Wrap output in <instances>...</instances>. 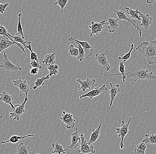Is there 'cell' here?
I'll list each match as a JSON object with an SVG mask.
<instances>
[{
  "label": "cell",
  "mask_w": 156,
  "mask_h": 154,
  "mask_svg": "<svg viewBox=\"0 0 156 154\" xmlns=\"http://www.w3.org/2000/svg\"><path fill=\"white\" fill-rule=\"evenodd\" d=\"M49 75L48 74L46 76H45V77H40V78L37 79L34 83L35 85H34V86L33 87L31 88L30 89H33L36 90L38 88L44 86V84H45L46 81L47 80L49 79Z\"/></svg>",
  "instance_id": "obj_26"
},
{
  "label": "cell",
  "mask_w": 156,
  "mask_h": 154,
  "mask_svg": "<svg viewBox=\"0 0 156 154\" xmlns=\"http://www.w3.org/2000/svg\"><path fill=\"white\" fill-rule=\"evenodd\" d=\"M71 144L69 146H67L69 149L74 150L79 146V143H80V138L78 133L77 128H76L75 132L71 134Z\"/></svg>",
  "instance_id": "obj_16"
},
{
  "label": "cell",
  "mask_w": 156,
  "mask_h": 154,
  "mask_svg": "<svg viewBox=\"0 0 156 154\" xmlns=\"http://www.w3.org/2000/svg\"><path fill=\"white\" fill-rule=\"evenodd\" d=\"M27 96H28V95H25V98H24L23 103L20 105L18 104V105H15L14 107L15 108V109L12 113H9V118L10 119H12L13 120L19 121L20 117L25 112V109H24L25 104L29 99Z\"/></svg>",
  "instance_id": "obj_5"
},
{
  "label": "cell",
  "mask_w": 156,
  "mask_h": 154,
  "mask_svg": "<svg viewBox=\"0 0 156 154\" xmlns=\"http://www.w3.org/2000/svg\"><path fill=\"white\" fill-rule=\"evenodd\" d=\"M8 33L7 30L5 27L3 25H0V37H1V36H3L6 39L9 40L10 41H12L13 42H14V43L17 46L19 47L20 48H21L22 53H23V52L25 53V49H24V46H23L22 45L20 44L15 42L13 39L8 35Z\"/></svg>",
  "instance_id": "obj_19"
},
{
  "label": "cell",
  "mask_w": 156,
  "mask_h": 154,
  "mask_svg": "<svg viewBox=\"0 0 156 154\" xmlns=\"http://www.w3.org/2000/svg\"><path fill=\"white\" fill-rule=\"evenodd\" d=\"M128 72L126 73L125 76L130 78H134V81L138 80H150L156 81V76L154 75L153 72L149 73L148 70L138 68L133 69L128 67Z\"/></svg>",
  "instance_id": "obj_2"
},
{
  "label": "cell",
  "mask_w": 156,
  "mask_h": 154,
  "mask_svg": "<svg viewBox=\"0 0 156 154\" xmlns=\"http://www.w3.org/2000/svg\"><path fill=\"white\" fill-rule=\"evenodd\" d=\"M15 45L12 41L4 38L0 41V53L4 50L7 49L11 46H12Z\"/></svg>",
  "instance_id": "obj_28"
},
{
  "label": "cell",
  "mask_w": 156,
  "mask_h": 154,
  "mask_svg": "<svg viewBox=\"0 0 156 154\" xmlns=\"http://www.w3.org/2000/svg\"><path fill=\"white\" fill-rule=\"evenodd\" d=\"M51 146L53 149V151L51 152L52 154H61V153H63L64 154L66 153V149H63L62 145L58 144V142L52 143Z\"/></svg>",
  "instance_id": "obj_29"
},
{
  "label": "cell",
  "mask_w": 156,
  "mask_h": 154,
  "mask_svg": "<svg viewBox=\"0 0 156 154\" xmlns=\"http://www.w3.org/2000/svg\"><path fill=\"white\" fill-rule=\"evenodd\" d=\"M12 82L14 86L19 88L20 93H24L25 95L29 94L31 88L28 84L27 81L22 80L21 77H19L18 80H13Z\"/></svg>",
  "instance_id": "obj_12"
},
{
  "label": "cell",
  "mask_w": 156,
  "mask_h": 154,
  "mask_svg": "<svg viewBox=\"0 0 156 154\" xmlns=\"http://www.w3.org/2000/svg\"><path fill=\"white\" fill-rule=\"evenodd\" d=\"M60 119L65 124L66 127L68 129H71L75 127L76 120L73 118V115L72 114L67 113L65 111H63Z\"/></svg>",
  "instance_id": "obj_10"
},
{
  "label": "cell",
  "mask_w": 156,
  "mask_h": 154,
  "mask_svg": "<svg viewBox=\"0 0 156 154\" xmlns=\"http://www.w3.org/2000/svg\"><path fill=\"white\" fill-rule=\"evenodd\" d=\"M68 54L73 57H77L79 55L78 48L75 47L73 45H71L68 46Z\"/></svg>",
  "instance_id": "obj_36"
},
{
  "label": "cell",
  "mask_w": 156,
  "mask_h": 154,
  "mask_svg": "<svg viewBox=\"0 0 156 154\" xmlns=\"http://www.w3.org/2000/svg\"><path fill=\"white\" fill-rule=\"evenodd\" d=\"M3 56V60H1L2 63L0 65V68L2 69L4 71L10 73L11 72L21 71L22 70V68L19 65L13 64L9 59L6 55V52H5L4 53Z\"/></svg>",
  "instance_id": "obj_4"
},
{
  "label": "cell",
  "mask_w": 156,
  "mask_h": 154,
  "mask_svg": "<svg viewBox=\"0 0 156 154\" xmlns=\"http://www.w3.org/2000/svg\"><path fill=\"white\" fill-rule=\"evenodd\" d=\"M140 16L141 19V23L140 26H142L145 30H148L150 25L152 24V18L149 14H144L143 13H140Z\"/></svg>",
  "instance_id": "obj_18"
},
{
  "label": "cell",
  "mask_w": 156,
  "mask_h": 154,
  "mask_svg": "<svg viewBox=\"0 0 156 154\" xmlns=\"http://www.w3.org/2000/svg\"><path fill=\"white\" fill-rule=\"evenodd\" d=\"M107 20L108 21V28L110 33H115L118 27L122 26L121 25L118 24V21L115 18L109 17L107 18Z\"/></svg>",
  "instance_id": "obj_20"
},
{
  "label": "cell",
  "mask_w": 156,
  "mask_h": 154,
  "mask_svg": "<svg viewBox=\"0 0 156 154\" xmlns=\"http://www.w3.org/2000/svg\"><path fill=\"white\" fill-rule=\"evenodd\" d=\"M3 117V116L2 113V111H0V119L2 118Z\"/></svg>",
  "instance_id": "obj_44"
},
{
  "label": "cell",
  "mask_w": 156,
  "mask_h": 154,
  "mask_svg": "<svg viewBox=\"0 0 156 154\" xmlns=\"http://www.w3.org/2000/svg\"><path fill=\"white\" fill-rule=\"evenodd\" d=\"M133 118L132 117H129L128 121L127 123H126L124 120L122 121L121 126L120 127H116L115 128L116 133L118 134V137H120L121 139L120 143L119 144V147L121 149H122L124 147L123 142L124 139L126 136L127 134L131 133V131L129 130V126L131 123Z\"/></svg>",
  "instance_id": "obj_3"
},
{
  "label": "cell",
  "mask_w": 156,
  "mask_h": 154,
  "mask_svg": "<svg viewBox=\"0 0 156 154\" xmlns=\"http://www.w3.org/2000/svg\"><path fill=\"white\" fill-rule=\"evenodd\" d=\"M36 154H41L39 153H37Z\"/></svg>",
  "instance_id": "obj_45"
},
{
  "label": "cell",
  "mask_w": 156,
  "mask_h": 154,
  "mask_svg": "<svg viewBox=\"0 0 156 154\" xmlns=\"http://www.w3.org/2000/svg\"><path fill=\"white\" fill-rule=\"evenodd\" d=\"M39 69L38 68H33L30 70V73L31 75H34V76H37L39 77H41L40 76L37 75L38 73L39 72Z\"/></svg>",
  "instance_id": "obj_42"
},
{
  "label": "cell",
  "mask_w": 156,
  "mask_h": 154,
  "mask_svg": "<svg viewBox=\"0 0 156 154\" xmlns=\"http://www.w3.org/2000/svg\"><path fill=\"white\" fill-rule=\"evenodd\" d=\"M108 91V89L106 87V84H103L100 88L95 87L94 89L90 91L87 93L85 94H82L80 95V99H81L85 97H89L90 99H92L94 97L100 95L103 91Z\"/></svg>",
  "instance_id": "obj_11"
},
{
  "label": "cell",
  "mask_w": 156,
  "mask_h": 154,
  "mask_svg": "<svg viewBox=\"0 0 156 154\" xmlns=\"http://www.w3.org/2000/svg\"><path fill=\"white\" fill-rule=\"evenodd\" d=\"M30 65L33 67V68H38L39 69H42V66L40 65V62L36 61V60H32L30 62Z\"/></svg>",
  "instance_id": "obj_39"
},
{
  "label": "cell",
  "mask_w": 156,
  "mask_h": 154,
  "mask_svg": "<svg viewBox=\"0 0 156 154\" xmlns=\"http://www.w3.org/2000/svg\"><path fill=\"white\" fill-rule=\"evenodd\" d=\"M107 21V20H103L98 23H95L94 21H92L91 25L88 26L91 31L89 38H91L93 34L98 36L102 32L103 29L105 28V25H108V22H106Z\"/></svg>",
  "instance_id": "obj_7"
},
{
  "label": "cell",
  "mask_w": 156,
  "mask_h": 154,
  "mask_svg": "<svg viewBox=\"0 0 156 154\" xmlns=\"http://www.w3.org/2000/svg\"><path fill=\"white\" fill-rule=\"evenodd\" d=\"M124 63V62L123 61H122V62H119V71L120 73L113 75H108L105 74H104L103 73H102L100 74V75H103V76H118V75H122L123 83H124L125 82L126 77L125 76L126 72L125 70V65Z\"/></svg>",
  "instance_id": "obj_25"
},
{
  "label": "cell",
  "mask_w": 156,
  "mask_h": 154,
  "mask_svg": "<svg viewBox=\"0 0 156 154\" xmlns=\"http://www.w3.org/2000/svg\"><path fill=\"white\" fill-rule=\"evenodd\" d=\"M80 142V149L78 151V153L81 154H88L92 153L93 154L95 153L93 146L88 144L87 141L86 140L84 135L83 133H81Z\"/></svg>",
  "instance_id": "obj_6"
},
{
  "label": "cell",
  "mask_w": 156,
  "mask_h": 154,
  "mask_svg": "<svg viewBox=\"0 0 156 154\" xmlns=\"http://www.w3.org/2000/svg\"><path fill=\"white\" fill-rule=\"evenodd\" d=\"M125 9H126V12L130 16V19H133V20L135 19V20H141V17L139 16V14L141 13V12L138 11V9L133 10L130 8L128 7H126Z\"/></svg>",
  "instance_id": "obj_23"
},
{
  "label": "cell",
  "mask_w": 156,
  "mask_h": 154,
  "mask_svg": "<svg viewBox=\"0 0 156 154\" xmlns=\"http://www.w3.org/2000/svg\"><path fill=\"white\" fill-rule=\"evenodd\" d=\"M14 97L12 95L5 91H3L2 93H0V101H3L5 104L10 105L12 109L14 111L15 109V108L12 104V101Z\"/></svg>",
  "instance_id": "obj_17"
},
{
  "label": "cell",
  "mask_w": 156,
  "mask_h": 154,
  "mask_svg": "<svg viewBox=\"0 0 156 154\" xmlns=\"http://www.w3.org/2000/svg\"><path fill=\"white\" fill-rule=\"evenodd\" d=\"M22 13H20L18 14V21L17 24V33L15 35H20L22 38L24 39V36L23 33V29H22V25L21 23V17L22 16Z\"/></svg>",
  "instance_id": "obj_33"
},
{
  "label": "cell",
  "mask_w": 156,
  "mask_h": 154,
  "mask_svg": "<svg viewBox=\"0 0 156 154\" xmlns=\"http://www.w3.org/2000/svg\"><path fill=\"white\" fill-rule=\"evenodd\" d=\"M17 151L16 154H28L30 152L29 146L24 144V143H20L17 145Z\"/></svg>",
  "instance_id": "obj_27"
},
{
  "label": "cell",
  "mask_w": 156,
  "mask_h": 154,
  "mask_svg": "<svg viewBox=\"0 0 156 154\" xmlns=\"http://www.w3.org/2000/svg\"><path fill=\"white\" fill-rule=\"evenodd\" d=\"M76 81L80 84L81 85L79 91L82 90L84 92L87 90H91L92 86L96 82V80L94 78L90 79L89 78H87L86 80L84 81H82L80 79H78L76 80Z\"/></svg>",
  "instance_id": "obj_14"
},
{
  "label": "cell",
  "mask_w": 156,
  "mask_h": 154,
  "mask_svg": "<svg viewBox=\"0 0 156 154\" xmlns=\"http://www.w3.org/2000/svg\"><path fill=\"white\" fill-rule=\"evenodd\" d=\"M75 44L78 45V51H79V55H78L77 57L78 60H80V62L82 61L83 60L84 58L86 57V55L85 54L84 51L80 44L78 43L77 42H75Z\"/></svg>",
  "instance_id": "obj_35"
},
{
  "label": "cell",
  "mask_w": 156,
  "mask_h": 154,
  "mask_svg": "<svg viewBox=\"0 0 156 154\" xmlns=\"http://www.w3.org/2000/svg\"></svg>",
  "instance_id": "obj_46"
},
{
  "label": "cell",
  "mask_w": 156,
  "mask_h": 154,
  "mask_svg": "<svg viewBox=\"0 0 156 154\" xmlns=\"http://www.w3.org/2000/svg\"><path fill=\"white\" fill-rule=\"evenodd\" d=\"M147 146L146 144L141 142L138 145H137L136 148L134 149V151L135 154H145Z\"/></svg>",
  "instance_id": "obj_32"
},
{
  "label": "cell",
  "mask_w": 156,
  "mask_h": 154,
  "mask_svg": "<svg viewBox=\"0 0 156 154\" xmlns=\"http://www.w3.org/2000/svg\"><path fill=\"white\" fill-rule=\"evenodd\" d=\"M120 91V86L119 84L113 85L112 83H110V88L108 90L109 94L111 97V102L110 107H112L113 105V101L115 100L117 95H119Z\"/></svg>",
  "instance_id": "obj_15"
},
{
  "label": "cell",
  "mask_w": 156,
  "mask_h": 154,
  "mask_svg": "<svg viewBox=\"0 0 156 154\" xmlns=\"http://www.w3.org/2000/svg\"><path fill=\"white\" fill-rule=\"evenodd\" d=\"M30 59L31 60H36V61L39 62L38 56L33 51L31 52V53H30Z\"/></svg>",
  "instance_id": "obj_41"
},
{
  "label": "cell",
  "mask_w": 156,
  "mask_h": 154,
  "mask_svg": "<svg viewBox=\"0 0 156 154\" xmlns=\"http://www.w3.org/2000/svg\"><path fill=\"white\" fill-rule=\"evenodd\" d=\"M8 35L10 37L12 38L13 39L15 42L17 43L20 44L24 46V49L26 48V45L29 43V42H27V41H24L23 38H22L21 36H19V35H15V36H12L9 33H8Z\"/></svg>",
  "instance_id": "obj_30"
},
{
  "label": "cell",
  "mask_w": 156,
  "mask_h": 154,
  "mask_svg": "<svg viewBox=\"0 0 156 154\" xmlns=\"http://www.w3.org/2000/svg\"><path fill=\"white\" fill-rule=\"evenodd\" d=\"M95 59L98 61V64L102 66L103 68V70L102 73H103L104 71H109L111 69V66L108 62L107 59V56L106 53H99L98 52L95 54Z\"/></svg>",
  "instance_id": "obj_13"
},
{
  "label": "cell",
  "mask_w": 156,
  "mask_h": 154,
  "mask_svg": "<svg viewBox=\"0 0 156 154\" xmlns=\"http://www.w3.org/2000/svg\"><path fill=\"white\" fill-rule=\"evenodd\" d=\"M47 67L48 70L49 72V75L50 77H52L53 75L56 76L58 74V66L56 64L48 65L47 66Z\"/></svg>",
  "instance_id": "obj_34"
},
{
  "label": "cell",
  "mask_w": 156,
  "mask_h": 154,
  "mask_svg": "<svg viewBox=\"0 0 156 154\" xmlns=\"http://www.w3.org/2000/svg\"><path fill=\"white\" fill-rule=\"evenodd\" d=\"M36 136L35 134H29L28 135H25L24 136H18V135H14L11 136L9 140L6 141H4L3 140H2L1 141V144H4L5 143H11L12 144H16L18 142L20 139H24V138H27L29 137H34Z\"/></svg>",
  "instance_id": "obj_22"
},
{
  "label": "cell",
  "mask_w": 156,
  "mask_h": 154,
  "mask_svg": "<svg viewBox=\"0 0 156 154\" xmlns=\"http://www.w3.org/2000/svg\"><path fill=\"white\" fill-rule=\"evenodd\" d=\"M102 124V123H100L97 129L93 130L92 133L90 134L89 140L88 142H87L88 144L90 145L93 143H95L98 139L100 137V134H101V132H100V128H101Z\"/></svg>",
  "instance_id": "obj_21"
},
{
  "label": "cell",
  "mask_w": 156,
  "mask_h": 154,
  "mask_svg": "<svg viewBox=\"0 0 156 154\" xmlns=\"http://www.w3.org/2000/svg\"><path fill=\"white\" fill-rule=\"evenodd\" d=\"M129 47H130V49L129 51L127 53H126V54L123 56H122V57L121 56H119V57H118V59L119 60H122L124 62H126V61H127L129 60L130 56H131L132 51L133 49L134 44H132L130 45H129Z\"/></svg>",
  "instance_id": "obj_37"
},
{
  "label": "cell",
  "mask_w": 156,
  "mask_h": 154,
  "mask_svg": "<svg viewBox=\"0 0 156 154\" xmlns=\"http://www.w3.org/2000/svg\"><path fill=\"white\" fill-rule=\"evenodd\" d=\"M55 53L54 52L51 54H47L44 56L43 60L42 61L43 64H45L47 66L49 65H53L56 64L55 62Z\"/></svg>",
  "instance_id": "obj_24"
},
{
  "label": "cell",
  "mask_w": 156,
  "mask_h": 154,
  "mask_svg": "<svg viewBox=\"0 0 156 154\" xmlns=\"http://www.w3.org/2000/svg\"><path fill=\"white\" fill-rule=\"evenodd\" d=\"M142 142L146 144H156V134H145V138L142 140Z\"/></svg>",
  "instance_id": "obj_31"
},
{
  "label": "cell",
  "mask_w": 156,
  "mask_h": 154,
  "mask_svg": "<svg viewBox=\"0 0 156 154\" xmlns=\"http://www.w3.org/2000/svg\"><path fill=\"white\" fill-rule=\"evenodd\" d=\"M113 11L115 13L116 15H117V16H118V18L117 19L118 22L120 21V20H125L132 24L136 28V30L139 31V36H140V37L141 38V40H142V30L139 28L138 25H136L135 20L128 17L126 14V12L123 11L114 10Z\"/></svg>",
  "instance_id": "obj_8"
},
{
  "label": "cell",
  "mask_w": 156,
  "mask_h": 154,
  "mask_svg": "<svg viewBox=\"0 0 156 154\" xmlns=\"http://www.w3.org/2000/svg\"><path fill=\"white\" fill-rule=\"evenodd\" d=\"M9 5L8 3L4 2L3 3H0V14H3L4 13L6 8Z\"/></svg>",
  "instance_id": "obj_40"
},
{
  "label": "cell",
  "mask_w": 156,
  "mask_h": 154,
  "mask_svg": "<svg viewBox=\"0 0 156 154\" xmlns=\"http://www.w3.org/2000/svg\"><path fill=\"white\" fill-rule=\"evenodd\" d=\"M142 54L150 65L156 64V40L142 42L136 48Z\"/></svg>",
  "instance_id": "obj_1"
},
{
  "label": "cell",
  "mask_w": 156,
  "mask_h": 154,
  "mask_svg": "<svg viewBox=\"0 0 156 154\" xmlns=\"http://www.w3.org/2000/svg\"><path fill=\"white\" fill-rule=\"evenodd\" d=\"M68 0H57L54 3V5H57L61 8V13H63L64 7L68 2Z\"/></svg>",
  "instance_id": "obj_38"
},
{
  "label": "cell",
  "mask_w": 156,
  "mask_h": 154,
  "mask_svg": "<svg viewBox=\"0 0 156 154\" xmlns=\"http://www.w3.org/2000/svg\"><path fill=\"white\" fill-rule=\"evenodd\" d=\"M68 41L73 42H77L80 44L84 51L86 57L88 59V57L92 55L93 49L92 47L89 44L87 41H79L76 38L73 37L68 38Z\"/></svg>",
  "instance_id": "obj_9"
},
{
  "label": "cell",
  "mask_w": 156,
  "mask_h": 154,
  "mask_svg": "<svg viewBox=\"0 0 156 154\" xmlns=\"http://www.w3.org/2000/svg\"><path fill=\"white\" fill-rule=\"evenodd\" d=\"M146 2L148 3L149 4H154V3H156V1L155 0H152V1H147Z\"/></svg>",
  "instance_id": "obj_43"
}]
</instances>
